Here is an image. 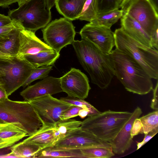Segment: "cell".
<instances>
[{
  "label": "cell",
  "instance_id": "cell-11",
  "mask_svg": "<svg viewBox=\"0 0 158 158\" xmlns=\"http://www.w3.org/2000/svg\"><path fill=\"white\" fill-rule=\"evenodd\" d=\"M60 79L62 91L68 96L82 99L87 97L91 89L89 79L80 70L72 68Z\"/></svg>",
  "mask_w": 158,
  "mask_h": 158
},
{
  "label": "cell",
  "instance_id": "cell-15",
  "mask_svg": "<svg viewBox=\"0 0 158 158\" xmlns=\"http://www.w3.org/2000/svg\"><path fill=\"white\" fill-rule=\"evenodd\" d=\"M142 113L140 108L137 107L117 135L109 142L114 153L122 154L130 148L132 142L131 132L133 123L136 119L139 117Z\"/></svg>",
  "mask_w": 158,
  "mask_h": 158
},
{
  "label": "cell",
  "instance_id": "cell-43",
  "mask_svg": "<svg viewBox=\"0 0 158 158\" xmlns=\"http://www.w3.org/2000/svg\"><path fill=\"white\" fill-rule=\"evenodd\" d=\"M46 4V7L49 10L52 7L55 5V2L56 0H45Z\"/></svg>",
  "mask_w": 158,
  "mask_h": 158
},
{
  "label": "cell",
  "instance_id": "cell-3",
  "mask_svg": "<svg viewBox=\"0 0 158 158\" xmlns=\"http://www.w3.org/2000/svg\"><path fill=\"white\" fill-rule=\"evenodd\" d=\"M0 123L13 124L29 136L42 125L36 111L28 101H14L8 98L0 102Z\"/></svg>",
  "mask_w": 158,
  "mask_h": 158
},
{
  "label": "cell",
  "instance_id": "cell-20",
  "mask_svg": "<svg viewBox=\"0 0 158 158\" xmlns=\"http://www.w3.org/2000/svg\"><path fill=\"white\" fill-rule=\"evenodd\" d=\"M86 0H56L55 5L59 13L70 20L77 19Z\"/></svg>",
  "mask_w": 158,
  "mask_h": 158
},
{
  "label": "cell",
  "instance_id": "cell-24",
  "mask_svg": "<svg viewBox=\"0 0 158 158\" xmlns=\"http://www.w3.org/2000/svg\"><path fill=\"white\" fill-rule=\"evenodd\" d=\"M23 28L17 29L8 37L0 40V51L12 57L17 56L19 47V34Z\"/></svg>",
  "mask_w": 158,
  "mask_h": 158
},
{
  "label": "cell",
  "instance_id": "cell-19",
  "mask_svg": "<svg viewBox=\"0 0 158 158\" xmlns=\"http://www.w3.org/2000/svg\"><path fill=\"white\" fill-rule=\"evenodd\" d=\"M28 136L26 132L13 124L0 123V149L11 146Z\"/></svg>",
  "mask_w": 158,
  "mask_h": 158
},
{
  "label": "cell",
  "instance_id": "cell-34",
  "mask_svg": "<svg viewBox=\"0 0 158 158\" xmlns=\"http://www.w3.org/2000/svg\"><path fill=\"white\" fill-rule=\"evenodd\" d=\"M82 108L72 105L62 114L61 119L62 120L68 119L78 116L79 111Z\"/></svg>",
  "mask_w": 158,
  "mask_h": 158
},
{
  "label": "cell",
  "instance_id": "cell-23",
  "mask_svg": "<svg viewBox=\"0 0 158 158\" xmlns=\"http://www.w3.org/2000/svg\"><path fill=\"white\" fill-rule=\"evenodd\" d=\"M85 158H108L114 154L109 142L80 149Z\"/></svg>",
  "mask_w": 158,
  "mask_h": 158
},
{
  "label": "cell",
  "instance_id": "cell-8",
  "mask_svg": "<svg viewBox=\"0 0 158 158\" xmlns=\"http://www.w3.org/2000/svg\"><path fill=\"white\" fill-rule=\"evenodd\" d=\"M120 8L122 15L134 19L150 37L158 30V12L149 0H123Z\"/></svg>",
  "mask_w": 158,
  "mask_h": 158
},
{
  "label": "cell",
  "instance_id": "cell-47",
  "mask_svg": "<svg viewBox=\"0 0 158 158\" xmlns=\"http://www.w3.org/2000/svg\"><path fill=\"white\" fill-rule=\"evenodd\" d=\"M28 0H18L17 2L19 6H20L22 5L23 3Z\"/></svg>",
  "mask_w": 158,
  "mask_h": 158
},
{
  "label": "cell",
  "instance_id": "cell-29",
  "mask_svg": "<svg viewBox=\"0 0 158 158\" xmlns=\"http://www.w3.org/2000/svg\"><path fill=\"white\" fill-rule=\"evenodd\" d=\"M98 13L97 0H86L77 19L90 22L95 18Z\"/></svg>",
  "mask_w": 158,
  "mask_h": 158
},
{
  "label": "cell",
  "instance_id": "cell-4",
  "mask_svg": "<svg viewBox=\"0 0 158 158\" xmlns=\"http://www.w3.org/2000/svg\"><path fill=\"white\" fill-rule=\"evenodd\" d=\"M116 49L135 59L151 78H158V52L138 42L127 35L121 28L114 32Z\"/></svg>",
  "mask_w": 158,
  "mask_h": 158
},
{
  "label": "cell",
  "instance_id": "cell-31",
  "mask_svg": "<svg viewBox=\"0 0 158 158\" xmlns=\"http://www.w3.org/2000/svg\"><path fill=\"white\" fill-rule=\"evenodd\" d=\"M60 99L72 105L88 110L91 113L92 116L99 114L101 112L90 103L84 100V99L69 96L66 97L61 98Z\"/></svg>",
  "mask_w": 158,
  "mask_h": 158
},
{
  "label": "cell",
  "instance_id": "cell-21",
  "mask_svg": "<svg viewBox=\"0 0 158 158\" xmlns=\"http://www.w3.org/2000/svg\"><path fill=\"white\" fill-rule=\"evenodd\" d=\"M60 52L52 50L27 55L25 59L35 68L53 65L59 58Z\"/></svg>",
  "mask_w": 158,
  "mask_h": 158
},
{
  "label": "cell",
  "instance_id": "cell-17",
  "mask_svg": "<svg viewBox=\"0 0 158 158\" xmlns=\"http://www.w3.org/2000/svg\"><path fill=\"white\" fill-rule=\"evenodd\" d=\"M120 22L121 28L127 35L143 44L153 48L150 36L134 19L128 15H123Z\"/></svg>",
  "mask_w": 158,
  "mask_h": 158
},
{
  "label": "cell",
  "instance_id": "cell-6",
  "mask_svg": "<svg viewBox=\"0 0 158 158\" xmlns=\"http://www.w3.org/2000/svg\"><path fill=\"white\" fill-rule=\"evenodd\" d=\"M8 15L24 29L35 32L44 28L51 19L45 0H28L16 9L10 10Z\"/></svg>",
  "mask_w": 158,
  "mask_h": 158
},
{
  "label": "cell",
  "instance_id": "cell-37",
  "mask_svg": "<svg viewBox=\"0 0 158 158\" xmlns=\"http://www.w3.org/2000/svg\"><path fill=\"white\" fill-rule=\"evenodd\" d=\"M158 132V128L154 129L147 134H144L145 136L143 140L140 142H138L137 144V150L139 149L143 146L150 139L154 136Z\"/></svg>",
  "mask_w": 158,
  "mask_h": 158
},
{
  "label": "cell",
  "instance_id": "cell-42",
  "mask_svg": "<svg viewBox=\"0 0 158 158\" xmlns=\"http://www.w3.org/2000/svg\"><path fill=\"white\" fill-rule=\"evenodd\" d=\"M6 91L2 86L0 85V102L8 98Z\"/></svg>",
  "mask_w": 158,
  "mask_h": 158
},
{
  "label": "cell",
  "instance_id": "cell-44",
  "mask_svg": "<svg viewBox=\"0 0 158 158\" xmlns=\"http://www.w3.org/2000/svg\"><path fill=\"white\" fill-rule=\"evenodd\" d=\"M15 57H12L4 54L0 51V60L6 59H11Z\"/></svg>",
  "mask_w": 158,
  "mask_h": 158
},
{
  "label": "cell",
  "instance_id": "cell-10",
  "mask_svg": "<svg viewBox=\"0 0 158 158\" xmlns=\"http://www.w3.org/2000/svg\"><path fill=\"white\" fill-rule=\"evenodd\" d=\"M34 108L42 125L53 126L62 121L63 113L71 104L47 95L28 101Z\"/></svg>",
  "mask_w": 158,
  "mask_h": 158
},
{
  "label": "cell",
  "instance_id": "cell-33",
  "mask_svg": "<svg viewBox=\"0 0 158 158\" xmlns=\"http://www.w3.org/2000/svg\"><path fill=\"white\" fill-rule=\"evenodd\" d=\"M19 28H23L19 24L13 21L10 23L0 27V40L8 37Z\"/></svg>",
  "mask_w": 158,
  "mask_h": 158
},
{
  "label": "cell",
  "instance_id": "cell-48",
  "mask_svg": "<svg viewBox=\"0 0 158 158\" xmlns=\"http://www.w3.org/2000/svg\"><path fill=\"white\" fill-rule=\"evenodd\" d=\"M1 84H2V81H1V79L0 75V85H1Z\"/></svg>",
  "mask_w": 158,
  "mask_h": 158
},
{
  "label": "cell",
  "instance_id": "cell-36",
  "mask_svg": "<svg viewBox=\"0 0 158 158\" xmlns=\"http://www.w3.org/2000/svg\"><path fill=\"white\" fill-rule=\"evenodd\" d=\"M153 97L152 100L150 107L152 109L158 111V82L153 89Z\"/></svg>",
  "mask_w": 158,
  "mask_h": 158
},
{
  "label": "cell",
  "instance_id": "cell-22",
  "mask_svg": "<svg viewBox=\"0 0 158 158\" xmlns=\"http://www.w3.org/2000/svg\"><path fill=\"white\" fill-rule=\"evenodd\" d=\"M74 157L85 158L80 149H52L47 148L41 149L35 158Z\"/></svg>",
  "mask_w": 158,
  "mask_h": 158
},
{
  "label": "cell",
  "instance_id": "cell-18",
  "mask_svg": "<svg viewBox=\"0 0 158 158\" xmlns=\"http://www.w3.org/2000/svg\"><path fill=\"white\" fill-rule=\"evenodd\" d=\"M55 125L48 126L42 125L34 134L29 136L23 141L36 145L42 149L54 146L56 144Z\"/></svg>",
  "mask_w": 158,
  "mask_h": 158
},
{
  "label": "cell",
  "instance_id": "cell-27",
  "mask_svg": "<svg viewBox=\"0 0 158 158\" xmlns=\"http://www.w3.org/2000/svg\"><path fill=\"white\" fill-rule=\"evenodd\" d=\"M42 149L38 145L23 141L10 147L11 152L18 158H35L37 153Z\"/></svg>",
  "mask_w": 158,
  "mask_h": 158
},
{
  "label": "cell",
  "instance_id": "cell-46",
  "mask_svg": "<svg viewBox=\"0 0 158 158\" xmlns=\"http://www.w3.org/2000/svg\"><path fill=\"white\" fill-rule=\"evenodd\" d=\"M0 157L8 158V157H14L18 158V157L13 152H11L9 154L2 155Z\"/></svg>",
  "mask_w": 158,
  "mask_h": 158
},
{
  "label": "cell",
  "instance_id": "cell-39",
  "mask_svg": "<svg viewBox=\"0 0 158 158\" xmlns=\"http://www.w3.org/2000/svg\"><path fill=\"white\" fill-rule=\"evenodd\" d=\"M151 42L152 48H156L158 50V30L156 31L151 36Z\"/></svg>",
  "mask_w": 158,
  "mask_h": 158
},
{
  "label": "cell",
  "instance_id": "cell-13",
  "mask_svg": "<svg viewBox=\"0 0 158 158\" xmlns=\"http://www.w3.org/2000/svg\"><path fill=\"white\" fill-rule=\"evenodd\" d=\"M80 127L66 135L52 147V149H81L106 143Z\"/></svg>",
  "mask_w": 158,
  "mask_h": 158
},
{
  "label": "cell",
  "instance_id": "cell-7",
  "mask_svg": "<svg viewBox=\"0 0 158 158\" xmlns=\"http://www.w3.org/2000/svg\"><path fill=\"white\" fill-rule=\"evenodd\" d=\"M34 68L25 59L17 56L0 60L1 85L8 97L22 86Z\"/></svg>",
  "mask_w": 158,
  "mask_h": 158
},
{
  "label": "cell",
  "instance_id": "cell-12",
  "mask_svg": "<svg viewBox=\"0 0 158 158\" xmlns=\"http://www.w3.org/2000/svg\"><path fill=\"white\" fill-rule=\"evenodd\" d=\"M79 33L82 39L92 43L106 53L109 54L115 46L114 32L110 28L89 23L83 27Z\"/></svg>",
  "mask_w": 158,
  "mask_h": 158
},
{
  "label": "cell",
  "instance_id": "cell-45",
  "mask_svg": "<svg viewBox=\"0 0 158 158\" xmlns=\"http://www.w3.org/2000/svg\"><path fill=\"white\" fill-rule=\"evenodd\" d=\"M156 11L158 12V0H149Z\"/></svg>",
  "mask_w": 158,
  "mask_h": 158
},
{
  "label": "cell",
  "instance_id": "cell-16",
  "mask_svg": "<svg viewBox=\"0 0 158 158\" xmlns=\"http://www.w3.org/2000/svg\"><path fill=\"white\" fill-rule=\"evenodd\" d=\"M35 32L22 29L19 34V47L17 57L23 58L27 55L53 49L35 35Z\"/></svg>",
  "mask_w": 158,
  "mask_h": 158
},
{
  "label": "cell",
  "instance_id": "cell-25",
  "mask_svg": "<svg viewBox=\"0 0 158 158\" xmlns=\"http://www.w3.org/2000/svg\"><path fill=\"white\" fill-rule=\"evenodd\" d=\"M122 16V11L119 9L106 12L98 13L95 18L89 22L93 24L110 28Z\"/></svg>",
  "mask_w": 158,
  "mask_h": 158
},
{
  "label": "cell",
  "instance_id": "cell-38",
  "mask_svg": "<svg viewBox=\"0 0 158 158\" xmlns=\"http://www.w3.org/2000/svg\"><path fill=\"white\" fill-rule=\"evenodd\" d=\"M13 21L10 17L0 14V27L10 23Z\"/></svg>",
  "mask_w": 158,
  "mask_h": 158
},
{
  "label": "cell",
  "instance_id": "cell-28",
  "mask_svg": "<svg viewBox=\"0 0 158 158\" xmlns=\"http://www.w3.org/2000/svg\"><path fill=\"white\" fill-rule=\"evenodd\" d=\"M139 118L142 125L140 134H146L158 128V111L155 110Z\"/></svg>",
  "mask_w": 158,
  "mask_h": 158
},
{
  "label": "cell",
  "instance_id": "cell-1",
  "mask_svg": "<svg viewBox=\"0 0 158 158\" xmlns=\"http://www.w3.org/2000/svg\"><path fill=\"white\" fill-rule=\"evenodd\" d=\"M80 64L89 74L92 83L101 89L106 88L114 76L109 54L92 43L82 39L72 44Z\"/></svg>",
  "mask_w": 158,
  "mask_h": 158
},
{
  "label": "cell",
  "instance_id": "cell-30",
  "mask_svg": "<svg viewBox=\"0 0 158 158\" xmlns=\"http://www.w3.org/2000/svg\"><path fill=\"white\" fill-rule=\"evenodd\" d=\"M52 66H47L35 68L28 78L22 85L25 87L33 81L38 79H44L48 76L52 69Z\"/></svg>",
  "mask_w": 158,
  "mask_h": 158
},
{
  "label": "cell",
  "instance_id": "cell-5",
  "mask_svg": "<svg viewBox=\"0 0 158 158\" xmlns=\"http://www.w3.org/2000/svg\"><path fill=\"white\" fill-rule=\"evenodd\" d=\"M132 114L128 111L109 110L89 116L82 121L81 128L88 131L101 140L111 141Z\"/></svg>",
  "mask_w": 158,
  "mask_h": 158
},
{
  "label": "cell",
  "instance_id": "cell-35",
  "mask_svg": "<svg viewBox=\"0 0 158 158\" xmlns=\"http://www.w3.org/2000/svg\"><path fill=\"white\" fill-rule=\"evenodd\" d=\"M142 127L141 122L139 118L136 119L133 123L131 130V135L132 138L140 134Z\"/></svg>",
  "mask_w": 158,
  "mask_h": 158
},
{
  "label": "cell",
  "instance_id": "cell-32",
  "mask_svg": "<svg viewBox=\"0 0 158 158\" xmlns=\"http://www.w3.org/2000/svg\"><path fill=\"white\" fill-rule=\"evenodd\" d=\"M123 0H97L98 13L119 9Z\"/></svg>",
  "mask_w": 158,
  "mask_h": 158
},
{
  "label": "cell",
  "instance_id": "cell-26",
  "mask_svg": "<svg viewBox=\"0 0 158 158\" xmlns=\"http://www.w3.org/2000/svg\"><path fill=\"white\" fill-rule=\"evenodd\" d=\"M81 123L82 121L70 118L62 120L56 124L55 129L56 143L72 131L79 128Z\"/></svg>",
  "mask_w": 158,
  "mask_h": 158
},
{
  "label": "cell",
  "instance_id": "cell-41",
  "mask_svg": "<svg viewBox=\"0 0 158 158\" xmlns=\"http://www.w3.org/2000/svg\"><path fill=\"white\" fill-rule=\"evenodd\" d=\"M18 0H0V6L4 8L9 7L10 5L17 2Z\"/></svg>",
  "mask_w": 158,
  "mask_h": 158
},
{
  "label": "cell",
  "instance_id": "cell-9",
  "mask_svg": "<svg viewBox=\"0 0 158 158\" xmlns=\"http://www.w3.org/2000/svg\"><path fill=\"white\" fill-rule=\"evenodd\" d=\"M75 28L71 21L65 18L56 19L42 30L43 39L49 46L60 52L74 40Z\"/></svg>",
  "mask_w": 158,
  "mask_h": 158
},
{
  "label": "cell",
  "instance_id": "cell-40",
  "mask_svg": "<svg viewBox=\"0 0 158 158\" xmlns=\"http://www.w3.org/2000/svg\"><path fill=\"white\" fill-rule=\"evenodd\" d=\"M78 116L82 118H84L86 116H92L90 111L88 109L82 108L79 111Z\"/></svg>",
  "mask_w": 158,
  "mask_h": 158
},
{
  "label": "cell",
  "instance_id": "cell-2",
  "mask_svg": "<svg viewBox=\"0 0 158 158\" xmlns=\"http://www.w3.org/2000/svg\"><path fill=\"white\" fill-rule=\"evenodd\" d=\"M109 55L114 76L127 90L143 95L152 90V78L135 59L116 48Z\"/></svg>",
  "mask_w": 158,
  "mask_h": 158
},
{
  "label": "cell",
  "instance_id": "cell-14",
  "mask_svg": "<svg viewBox=\"0 0 158 158\" xmlns=\"http://www.w3.org/2000/svg\"><path fill=\"white\" fill-rule=\"evenodd\" d=\"M62 92L60 78L48 77L34 85L29 86L20 93L25 101H29L47 95Z\"/></svg>",
  "mask_w": 158,
  "mask_h": 158
}]
</instances>
